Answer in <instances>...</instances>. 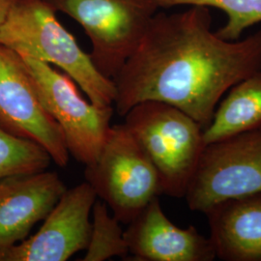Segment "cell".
<instances>
[{
	"mask_svg": "<svg viewBox=\"0 0 261 261\" xmlns=\"http://www.w3.org/2000/svg\"><path fill=\"white\" fill-rule=\"evenodd\" d=\"M210 9L156 13L138 47L113 79L115 110L124 116L138 103L171 105L202 129L233 85L261 71V29L227 41L211 29Z\"/></svg>",
	"mask_w": 261,
	"mask_h": 261,
	"instance_id": "obj_1",
	"label": "cell"
},
{
	"mask_svg": "<svg viewBox=\"0 0 261 261\" xmlns=\"http://www.w3.org/2000/svg\"><path fill=\"white\" fill-rule=\"evenodd\" d=\"M0 44L22 57L60 68L77 84L89 101L112 106L116 87L96 68L75 38L56 18L47 0H17L0 28Z\"/></svg>",
	"mask_w": 261,
	"mask_h": 261,
	"instance_id": "obj_2",
	"label": "cell"
},
{
	"mask_svg": "<svg viewBox=\"0 0 261 261\" xmlns=\"http://www.w3.org/2000/svg\"><path fill=\"white\" fill-rule=\"evenodd\" d=\"M124 117L157 170L162 194L184 197L205 147L202 127L177 108L157 101L138 103Z\"/></svg>",
	"mask_w": 261,
	"mask_h": 261,
	"instance_id": "obj_3",
	"label": "cell"
},
{
	"mask_svg": "<svg viewBox=\"0 0 261 261\" xmlns=\"http://www.w3.org/2000/svg\"><path fill=\"white\" fill-rule=\"evenodd\" d=\"M85 179L123 224L162 195L156 168L124 124L111 127L99 157L86 166Z\"/></svg>",
	"mask_w": 261,
	"mask_h": 261,
	"instance_id": "obj_4",
	"label": "cell"
},
{
	"mask_svg": "<svg viewBox=\"0 0 261 261\" xmlns=\"http://www.w3.org/2000/svg\"><path fill=\"white\" fill-rule=\"evenodd\" d=\"M75 19L90 39V57L113 80L134 53L159 9L157 0H47Z\"/></svg>",
	"mask_w": 261,
	"mask_h": 261,
	"instance_id": "obj_5",
	"label": "cell"
},
{
	"mask_svg": "<svg viewBox=\"0 0 261 261\" xmlns=\"http://www.w3.org/2000/svg\"><path fill=\"white\" fill-rule=\"evenodd\" d=\"M261 194V130L207 144L187 189L192 211L204 213L224 200Z\"/></svg>",
	"mask_w": 261,
	"mask_h": 261,
	"instance_id": "obj_6",
	"label": "cell"
},
{
	"mask_svg": "<svg viewBox=\"0 0 261 261\" xmlns=\"http://www.w3.org/2000/svg\"><path fill=\"white\" fill-rule=\"evenodd\" d=\"M20 57L33 79L42 103L62 130L70 155L85 166L93 164L112 127L113 107L87 102L75 82L65 73L36 59Z\"/></svg>",
	"mask_w": 261,
	"mask_h": 261,
	"instance_id": "obj_7",
	"label": "cell"
},
{
	"mask_svg": "<svg viewBox=\"0 0 261 261\" xmlns=\"http://www.w3.org/2000/svg\"><path fill=\"white\" fill-rule=\"evenodd\" d=\"M0 127L41 145L59 167L70 158L63 133L47 112L22 58L0 44Z\"/></svg>",
	"mask_w": 261,
	"mask_h": 261,
	"instance_id": "obj_8",
	"label": "cell"
},
{
	"mask_svg": "<svg viewBox=\"0 0 261 261\" xmlns=\"http://www.w3.org/2000/svg\"><path fill=\"white\" fill-rule=\"evenodd\" d=\"M97 195L87 182L67 189L36 233L0 252V261H66L87 248Z\"/></svg>",
	"mask_w": 261,
	"mask_h": 261,
	"instance_id": "obj_9",
	"label": "cell"
},
{
	"mask_svg": "<svg viewBox=\"0 0 261 261\" xmlns=\"http://www.w3.org/2000/svg\"><path fill=\"white\" fill-rule=\"evenodd\" d=\"M124 231L129 254L137 260L213 261V245L195 226L180 228L153 198Z\"/></svg>",
	"mask_w": 261,
	"mask_h": 261,
	"instance_id": "obj_10",
	"label": "cell"
},
{
	"mask_svg": "<svg viewBox=\"0 0 261 261\" xmlns=\"http://www.w3.org/2000/svg\"><path fill=\"white\" fill-rule=\"evenodd\" d=\"M67 190L56 171L0 179V252L27 239Z\"/></svg>",
	"mask_w": 261,
	"mask_h": 261,
	"instance_id": "obj_11",
	"label": "cell"
},
{
	"mask_svg": "<svg viewBox=\"0 0 261 261\" xmlns=\"http://www.w3.org/2000/svg\"><path fill=\"white\" fill-rule=\"evenodd\" d=\"M205 215L216 257L261 261V194L224 200Z\"/></svg>",
	"mask_w": 261,
	"mask_h": 261,
	"instance_id": "obj_12",
	"label": "cell"
},
{
	"mask_svg": "<svg viewBox=\"0 0 261 261\" xmlns=\"http://www.w3.org/2000/svg\"><path fill=\"white\" fill-rule=\"evenodd\" d=\"M203 129L204 144L261 130V71L233 85Z\"/></svg>",
	"mask_w": 261,
	"mask_h": 261,
	"instance_id": "obj_13",
	"label": "cell"
},
{
	"mask_svg": "<svg viewBox=\"0 0 261 261\" xmlns=\"http://www.w3.org/2000/svg\"><path fill=\"white\" fill-rule=\"evenodd\" d=\"M159 9L203 6L224 11L226 22L216 33L227 41L241 39L243 32L261 22V0H157Z\"/></svg>",
	"mask_w": 261,
	"mask_h": 261,
	"instance_id": "obj_14",
	"label": "cell"
},
{
	"mask_svg": "<svg viewBox=\"0 0 261 261\" xmlns=\"http://www.w3.org/2000/svg\"><path fill=\"white\" fill-rule=\"evenodd\" d=\"M85 251L83 261H103L129 254L120 222L110 214L108 205L100 198L96 199L92 208L91 232Z\"/></svg>",
	"mask_w": 261,
	"mask_h": 261,
	"instance_id": "obj_15",
	"label": "cell"
},
{
	"mask_svg": "<svg viewBox=\"0 0 261 261\" xmlns=\"http://www.w3.org/2000/svg\"><path fill=\"white\" fill-rule=\"evenodd\" d=\"M51 158L41 145L0 127V179L46 170Z\"/></svg>",
	"mask_w": 261,
	"mask_h": 261,
	"instance_id": "obj_16",
	"label": "cell"
},
{
	"mask_svg": "<svg viewBox=\"0 0 261 261\" xmlns=\"http://www.w3.org/2000/svg\"><path fill=\"white\" fill-rule=\"evenodd\" d=\"M17 0H0V28Z\"/></svg>",
	"mask_w": 261,
	"mask_h": 261,
	"instance_id": "obj_17",
	"label": "cell"
}]
</instances>
